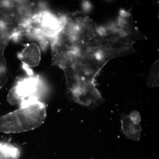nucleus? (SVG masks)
Returning a JSON list of instances; mask_svg holds the SVG:
<instances>
[{"mask_svg":"<svg viewBox=\"0 0 159 159\" xmlns=\"http://www.w3.org/2000/svg\"><path fill=\"white\" fill-rule=\"evenodd\" d=\"M62 17V29L51 44L52 64L63 70L68 84L88 87L108 62L107 40L83 12H71Z\"/></svg>","mask_w":159,"mask_h":159,"instance_id":"nucleus-1","label":"nucleus"},{"mask_svg":"<svg viewBox=\"0 0 159 159\" xmlns=\"http://www.w3.org/2000/svg\"><path fill=\"white\" fill-rule=\"evenodd\" d=\"M18 109L0 117V132L18 133L41 126L46 116L44 104L34 96L22 101Z\"/></svg>","mask_w":159,"mask_h":159,"instance_id":"nucleus-2","label":"nucleus"},{"mask_svg":"<svg viewBox=\"0 0 159 159\" xmlns=\"http://www.w3.org/2000/svg\"><path fill=\"white\" fill-rule=\"evenodd\" d=\"M41 3L28 1H0V23L10 38L29 35L33 15Z\"/></svg>","mask_w":159,"mask_h":159,"instance_id":"nucleus-3","label":"nucleus"},{"mask_svg":"<svg viewBox=\"0 0 159 159\" xmlns=\"http://www.w3.org/2000/svg\"><path fill=\"white\" fill-rule=\"evenodd\" d=\"M63 24L62 16L57 17L42 8L32 16L30 21L29 34L41 40L42 49L46 47V38L53 39L61 31Z\"/></svg>","mask_w":159,"mask_h":159,"instance_id":"nucleus-4","label":"nucleus"},{"mask_svg":"<svg viewBox=\"0 0 159 159\" xmlns=\"http://www.w3.org/2000/svg\"><path fill=\"white\" fill-rule=\"evenodd\" d=\"M39 82V77L30 76L18 81L9 91L7 100L12 105L20 104L22 101L32 97L37 91Z\"/></svg>","mask_w":159,"mask_h":159,"instance_id":"nucleus-5","label":"nucleus"},{"mask_svg":"<svg viewBox=\"0 0 159 159\" xmlns=\"http://www.w3.org/2000/svg\"><path fill=\"white\" fill-rule=\"evenodd\" d=\"M18 57L22 62L23 66L36 67L40 60V51L36 44L31 43L25 46L21 52L18 54Z\"/></svg>","mask_w":159,"mask_h":159,"instance_id":"nucleus-6","label":"nucleus"},{"mask_svg":"<svg viewBox=\"0 0 159 159\" xmlns=\"http://www.w3.org/2000/svg\"><path fill=\"white\" fill-rule=\"evenodd\" d=\"M121 122L123 133L128 138L138 141L140 140L141 128L140 124L133 123L128 115L122 113L121 115Z\"/></svg>","mask_w":159,"mask_h":159,"instance_id":"nucleus-7","label":"nucleus"},{"mask_svg":"<svg viewBox=\"0 0 159 159\" xmlns=\"http://www.w3.org/2000/svg\"><path fill=\"white\" fill-rule=\"evenodd\" d=\"M20 156L19 150L11 144L0 143V159H18Z\"/></svg>","mask_w":159,"mask_h":159,"instance_id":"nucleus-8","label":"nucleus"},{"mask_svg":"<svg viewBox=\"0 0 159 159\" xmlns=\"http://www.w3.org/2000/svg\"><path fill=\"white\" fill-rule=\"evenodd\" d=\"M147 85L149 87H155L159 85V60L151 66L148 75Z\"/></svg>","mask_w":159,"mask_h":159,"instance_id":"nucleus-9","label":"nucleus"},{"mask_svg":"<svg viewBox=\"0 0 159 159\" xmlns=\"http://www.w3.org/2000/svg\"><path fill=\"white\" fill-rule=\"evenodd\" d=\"M6 46L0 43V89L8 81L6 73V61L4 55V51Z\"/></svg>","mask_w":159,"mask_h":159,"instance_id":"nucleus-10","label":"nucleus"},{"mask_svg":"<svg viewBox=\"0 0 159 159\" xmlns=\"http://www.w3.org/2000/svg\"><path fill=\"white\" fill-rule=\"evenodd\" d=\"M130 120L134 124L139 125L141 120V117L139 112L135 110L131 112L128 115Z\"/></svg>","mask_w":159,"mask_h":159,"instance_id":"nucleus-11","label":"nucleus"},{"mask_svg":"<svg viewBox=\"0 0 159 159\" xmlns=\"http://www.w3.org/2000/svg\"><path fill=\"white\" fill-rule=\"evenodd\" d=\"M132 9L130 8L128 10L126 11L123 9H120L119 11V14L120 17L126 18L132 16Z\"/></svg>","mask_w":159,"mask_h":159,"instance_id":"nucleus-12","label":"nucleus"},{"mask_svg":"<svg viewBox=\"0 0 159 159\" xmlns=\"http://www.w3.org/2000/svg\"><path fill=\"white\" fill-rule=\"evenodd\" d=\"M82 6L85 10L88 11L91 8V5L87 1H84L82 3Z\"/></svg>","mask_w":159,"mask_h":159,"instance_id":"nucleus-13","label":"nucleus"}]
</instances>
